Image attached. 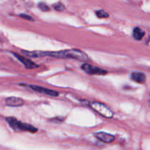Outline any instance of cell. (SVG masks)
Instances as JSON below:
<instances>
[{
	"instance_id": "ba28073f",
	"label": "cell",
	"mask_w": 150,
	"mask_h": 150,
	"mask_svg": "<svg viewBox=\"0 0 150 150\" xmlns=\"http://www.w3.org/2000/svg\"><path fill=\"white\" fill-rule=\"evenodd\" d=\"M13 54H14L15 57H16V58H17L21 62L23 63V64L25 66V67H26L27 69H33V68H35V67H38V65H37V64H35V62H33L32 61H31V60L29 59L26 58V57H22V56L19 55V54H15V53Z\"/></svg>"
},
{
	"instance_id": "8992f818",
	"label": "cell",
	"mask_w": 150,
	"mask_h": 150,
	"mask_svg": "<svg viewBox=\"0 0 150 150\" xmlns=\"http://www.w3.org/2000/svg\"><path fill=\"white\" fill-rule=\"evenodd\" d=\"M95 136L97 139H99L100 141L105 142V143H111L115 139V138H114L113 135H111L107 133H104V132H99V133H95Z\"/></svg>"
},
{
	"instance_id": "7a4b0ae2",
	"label": "cell",
	"mask_w": 150,
	"mask_h": 150,
	"mask_svg": "<svg viewBox=\"0 0 150 150\" xmlns=\"http://www.w3.org/2000/svg\"><path fill=\"white\" fill-rule=\"evenodd\" d=\"M6 120L14 130L17 131H29L31 133H35L38 131V129L31 125L26 124V123H22L21 122L18 121L14 117H7Z\"/></svg>"
},
{
	"instance_id": "9c48e42d",
	"label": "cell",
	"mask_w": 150,
	"mask_h": 150,
	"mask_svg": "<svg viewBox=\"0 0 150 150\" xmlns=\"http://www.w3.org/2000/svg\"><path fill=\"white\" fill-rule=\"evenodd\" d=\"M131 78L133 81L139 83H144L146 81V76L142 73H133L131 75Z\"/></svg>"
},
{
	"instance_id": "30bf717a",
	"label": "cell",
	"mask_w": 150,
	"mask_h": 150,
	"mask_svg": "<svg viewBox=\"0 0 150 150\" xmlns=\"http://www.w3.org/2000/svg\"><path fill=\"white\" fill-rule=\"evenodd\" d=\"M133 35L135 39L137 40H142L144 38V36L145 35V32L141 28L136 27L133 29Z\"/></svg>"
},
{
	"instance_id": "6da1fadb",
	"label": "cell",
	"mask_w": 150,
	"mask_h": 150,
	"mask_svg": "<svg viewBox=\"0 0 150 150\" xmlns=\"http://www.w3.org/2000/svg\"><path fill=\"white\" fill-rule=\"evenodd\" d=\"M24 54L32 57H52L54 58L59 59H73L79 60L81 62H86L89 60V57L83 51L77 49H70L65 51H23Z\"/></svg>"
},
{
	"instance_id": "5bb4252c",
	"label": "cell",
	"mask_w": 150,
	"mask_h": 150,
	"mask_svg": "<svg viewBox=\"0 0 150 150\" xmlns=\"http://www.w3.org/2000/svg\"><path fill=\"white\" fill-rule=\"evenodd\" d=\"M20 17L26 19V20H29V21H34V19L31 17L30 16H28V15L26 14H21Z\"/></svg>"
},
{
	"instance_id": "3957f363",
	"label": "cell",
	"mask_w": 150,
	"mask_h": 150,
	"mask_svg": "<svg viewBox=\"0 0 150 150\" xmlns=\"http://www.w3.org/2000/svg\"><path fill=\"white\" fill-rule=\"evenodd\" d=\"M90 106L95 110L96 112L100 114L101 116L106 118H111L113 117V112L108 106L103 103H100L94 102L90 104Z\"/></svg>"
},
{
	"instance_id": "52a82bcc",
	"label": "cell",
	"mask_w": 150,
	"mask_h": 150,
	"mask_svg": "<svg viewBox=\"0 0 150 150\" xmlns=\"http://www.w3.org/2000/svg\"><path fill=\"white\" fill-rule=\"evenodd\" d=\"M6 105L11 107H18L21 106L24 103V100L20 98L16 97H10L5 100Z\"/></svg>"
},
{
	"instance_id": "8fae6325",
	"label": "cell",
	"mask_w": 150,
	"mask_h": 150,
	"mask_svg": "<svg viewBox=\"0 0 150 150\" xmlns=\"http://www.w3.org/2000/svg\"><path fill=\"white\" fill-rule=\"evenodd\" d=\"M96 15L98 18H108V16H109L108 13H106V12H105L103 10H98V11H96Z\"/></svg>"
},
{
	"instance_id": "277c9868",
	"label": "cell",
	"mask_w": 150,
	"mask_h": 150,
	"mask_svg": "<svg viewBox=\"0 0 150 150\" xmlns=\"http://www.w3.org/2000/svg\"><path fill=\"white\" fill-rule=\"evenodd\" d=\"M81 68L89 75H105L107 73V71L105 70L89 64H83L81 66Z\"/></svg>"
},
{
	"instance_id": "5b68a950",
	"label": "cell",
	"mask_w": 150,
	"mask_h": 150,
	"mask_svg": "<svg viewBox=\"0 0 150 150\" xmlns=\"http://www.w3.org/2000/svg\"><path fill=\"white\" fill-rule=\"evenodd\" d=\"M29 87L32 88L33 90L39 92V93L45 94V95H50V96H53V97L59 96V92H56V91H54V90H51V89H46V88L42 87V86L30 85V86H29Z\"/></svg>"
},
{
	"instance_id": "4fadbf2b",
	"label": "cell",
	"mask_w": 150,
	"mask_h": 150,
	"mask_svg": "<svg viewBox=\"0 0 150 150\" xmlns=\"http://www.w3.org/2000/svg\"><path fill=\"white\" fill-rule=\"evenodd\" d=\"M38 7H39L41 10H42V11H48V10H50L49 7L44 2L39 3V4H38Z\"/></svg>"
},
{
	"instance_id": "7c38bea8",
	"label": "cell",
	"mask_w": 150,
	"mask_h": 150,
	"mask_svg": "<svg viewBox=\"0 0 150 150\" xmlns=\"http://www.w3.org/2000/svg\"><path fill=\"white\" fill-rule=\"evenodd\" d=\"M54 8L56 10H57V11H63L65 9V7H64V5L62 2H58L54 4Z\"/></svg>"
}]
</instances>
